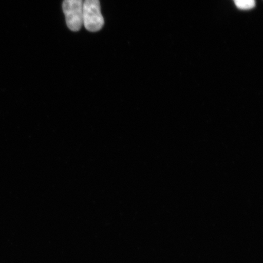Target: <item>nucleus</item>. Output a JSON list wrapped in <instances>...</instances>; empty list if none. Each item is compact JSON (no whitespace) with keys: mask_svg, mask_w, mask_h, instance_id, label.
Returning a JSON list of instances; mask_svg holds the SVG:
<instances>
[{"mask_svg":"<svg viewBox=\"0 0 263 263\" xmlns=\"http://www.w3.org/2000/svg\"><path fill=\"white\" fill-rule=\"evenodd\" d=\"M82 21L85 28L90 32L99 31L103 27L104 21L100 0H84Z\"/></svg>","mask_w":263,"mask_h":263,"instance_id":"f257e3e1","label":"nucleus"},{"mask_svg":"<svg viewBox=\"0 0 263 263\" xmlns=\"http://www.w3.org/2000/svg\"><path fill=\"white\" fill-rule=\"evenodd\" d=\"M83 3L84 0H64L62 8L66 23L72 31H80L83 25Z\"/></svg>","mask_w":263,"mask_h":263,"instance_id":"f03ea898","label":"nucleus"},{"mask_svg":"<svg viewBox=\"0 0 263 263\" xmlns=\"http://www.w3.org/2000/svg\"><path fill=\"white\" fill-rule=\"evenodd\" d=\"M235 5L242 10H249L254 8L255 6V0H234Z\"/></svg>","mask_w":263,"mask_h":263,"instance_id":"7ed1b4c3","label":"nucleus"}]
</instances>
